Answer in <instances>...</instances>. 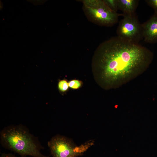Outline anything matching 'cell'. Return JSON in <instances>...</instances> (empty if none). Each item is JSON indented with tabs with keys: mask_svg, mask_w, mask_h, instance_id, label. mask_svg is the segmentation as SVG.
Returning a JSON list of instances; mask_svg holds the SVG:
<instances>
[{
	"mask_svg": "<svg viewBox=\"0 0 157 157\" xmlns=\"http://www.w3.org/2000/svg\"><path fill=\"white\" fill-rule=\"evenodd\" d=\"M82 2L83 12L88 20L99 26H113L118 22L119 17L122 16L111 9L104 0H83Z\"/></svg>",
	"mask_w": 157,
	"mask_h": 157,
	"instance_id": "obj_3",
	"label": "cell"
},
{
	"mask_svg": "<svg viewBox=\"0 0 157 157\" xmlns=\"http://www.w3.org/2000/svg\"><path fill=\"white\" fill-rule=\"evenodd\" d=\"M0 142L3 147L21 157H49L41 152L44 148L38 138L22 124L10 125L4 127L0 133Z\"/></svg>",
	"mask_w": 157,
	"mask_h": 157,
	"instance_id": "obj_2",
	"label": "cell"
},
{
	"mask_svg": "<svg viewBox=\"0 0 157 157\" xmlns=\"http://www.w3.org/2000/svg\"><path fill=\"white\" fill-rule=\"evenodd\" d=\"M143 39L148 43L157 42V13L154 14L145 22L142 24Z\"/></svg>",
	"mask_w": 157,
	"mask_h": 157,
	"instance_id": "obj_6",
	"label": "cell"
},
{
	"mask_svg": "<svg viewBox=\"0 0 157 157\" xmlns=\"http://www.w3.org/2000/svg\"><path fill=\"white\" fill-rule=\"evenodd\" d=\"M69 87L73 89H77L81 86V83L78 80H73L68 82Z\"/></svg>",
	"mask_w": 157,
	"mask_h": 157,
	"instance_id": "obj_10",
	"label": "cell"
},
{
	"mask_svg": "<svg viewBox=\"0 0 157 157\" xmlns=\"http://www.w3.org/2000/svg\"><path fill=\"white\" fill-rule=\"evenodd\" d=\"M104 1L111 9L117 12L119 9L118 0H104Z\"/></svg>",
	"mask_w": 157,
	"mask_h": 157,
	"instance_id": "obj_8",
	"label": "cell"
},
{
	"mask_svg": "<svg viewBox=\"0 0 157 157\" xmlns=\"http://www.w3.org/2000/svg\"><path fill=\"white\" fill-rule=\"evenodd\" d=\"M119 9L123 14L131 15L135 13L139 2L138 0H118Z\"/></svg>",
	"mask_w": 157,
	"mask_h": 157,
	"instance_id": "obj_7",
	"label": "cell"
},
{
	"mask_svg": "<svg viewBox=\"0 0 157 157\" xmlns=\"http://www.w3.org/2000/svg\"><path fill=\"white\" fill-rule=\"evenodd\" d=\"M153 58V53L147 47L117 36L98 45L92 67L100 86L106 90L116 89L144 73Z\"/></svg>",
	"mask_w": 157,
	"mask_h": 157,
	"instance_id": "obj_1",
	"label": "cell"
},
{
	"mask_svg": "<svg viewBox=\"0 0 157 157\" xmlns=\"http://www.w3.org/2000/svg\"><path fill=\"white\" fill-rule=\"evenodd\" d=\"M145 2L154 10L155 12L157 13V0H147Z\"/></svg>",
	"mask_w": 157,
	"mask_h": 157,
	"instance_id": "obj_11",
	"label": "cell"
},
{
	"mask_svg": "<svg viewBox=\"0 0 157 157\" xmlns=\"http://www.w3.org/2000/svg\"><path fill=\"white\" fill-rule=\"evenodd\" d=\"M122 16L117 28V36L130 42L139 43L143 39L142 27L135 13L122 14Z\"/></svg>",
	"mask_w": 157,
	"mask_h": 157,
	"instance_id": "obj_5",
	"label": "cell"
},
{
	"mask_svg": "<svg viewBox=\"0 0 157 157\" xmlns=\"http://www.w3.org/2000/svg\"><path fill=\"white\" fill-rule=\"evenodd\" d=\"M69 87L68 83L65 79L60 80L58 83V88L61 92H66L68 89Z\"/></svg>",
	"mask_w": 157,
	"mask_h": 157,
	"instance_id": "obj_9",
	"label": "cell"
},
{
	"mask_svg": "<svg viewBox=\"0 0 157 157\" xmlns=\"http://www.w3.org/2000/svg\"><path fill=\"white\" fill-rule=\"evenodd\" d=\"M94 142L93 140H90L77 146L71 139L57 135L52 138L47 145L52 157H77L83 155Z\"/></svg>",
	"mask_w": 157,
	"mask_h": 157,
	"instance_id": "obj_4",
	"label": "cell"
},
{
	"mask_svg": "<svg viewBox=\"0 0 157 157\" xmlns=\"http://www.w3.org/2000/svg\"><path fill=\"white\" fill-rule=\"evenodd\" d=\"M0 157H17L14 155L10 153H3L1 154Z\"/></svg>",
	"mask_w": 157,
	"mask_h": 157,
	"instance_id": "obj_12",
	"label": "cell"
}]
</instances>
